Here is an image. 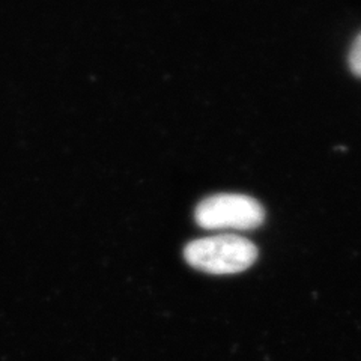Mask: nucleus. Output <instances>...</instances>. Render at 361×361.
Listing matches in <instances>:
<instances>
[{
  "label": "nucleus",
  "instance_id": "nucleus-1",
  "mask_svg": "<svg viewBox=\"0 0 361 361\" xmlns=\"http://www.w3.org/2000/svg\"><path fill=\"white\" fill-rule=\"evenodd\" d=\"M190 267L208 274H236L257 259V247L238 235H216L191 241L184 250Z\"/></svg>",
  "mask_w": 361,
  "mask_h": 361
},
{
  "label": "nucleus",
  "instance_id": "nucleus-2",
  "mask_svg": "<svg viewBox=\"0 0 361 361\" xmlns=\"http://www.w3.org/2000/svg\"><path fill=\"white\" fill-rule=\"evenodd\" d=\"M203 229H256L265 220V211L256 199L245 195L224 193L202 200L195 212Z\"/></svg>",
  "mask_w": 361,
  "mask_h": 361
},
{
  "label": "nucleus",
  "instance_id": "nucleus-3",
  "mask_svg": "<svg viewBox=\"0 0 361 361\" xmlns=\"http://www.w3.org/2000/svg\"><path fill=\"white\" fill-rule=\"evenodd\" d=\"M349 66L355 75L361 77V33L354 41L351 53H349Z\"/></svg>",
  "mask_w": 361,
  "mask_h": 361
}]
</instances>
